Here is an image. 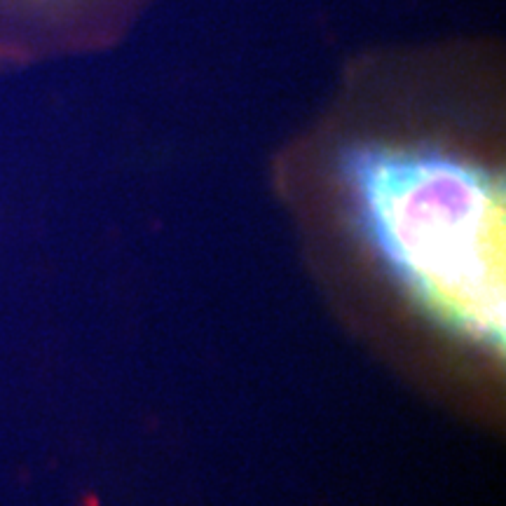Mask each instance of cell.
I'll return each mask as SVG.
<instances>
[{"label": "cell", "instance_id": "obj_1", "mask_svg": "<svg viewBox=\"0 0 506 506\" xmlns=\"http://www.w3.org/2000/svg\"><path fill=\"white\" fill-rule=\"evenodd\" d=\"M366 244L427 315L462 340L504 347V186L424 148L361 146L342 164Z\"/></svg>", "mask_w": 506, "mask_h": 506}]
</instances>
